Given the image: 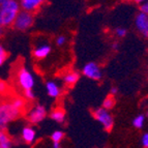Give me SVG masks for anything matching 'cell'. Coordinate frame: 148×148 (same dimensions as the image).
<instances>
[{"mask_svg": "<svg viewBox=\"0 0 148 148\" xmlns=\"http://www.w3.org/2000/svg\"><path fill=\"white\" fill-rule=\"evenodd\" d=\"M21 10L20 2L17 0H5L0 4V25L10 27L14 24Z\"/></svg>", "mask_w": 148, "mask_h": 148, "instance_id": "1", "label": "cell"}, {"mask_svg": "<svg viewBox=\"0 0 148 148\" xmlns=\"http://www.w3.org/2000/svg\"><path fill=\"white\" fill-rule=\"evenodd\" d=\"M21 112L22 110L17 108L12 101L0 103V131H5L10 122L20 116Z\"/></svg>", "mask_w": 148, "mask_h": 148, "instance_id": "2", "label": "cell"}, {"mask_svg": "<svg viewBox=\"0 0 148 148\" xmlns=\"http://www.w3.org/2000/svg\"><path fill=\"white\" fill-rule=\"evenodd\" d=\"M34 23V16L31 12L27 10H20L19 14L17 15L15 22H14V27L17 30L20 31H25L32 27V25Z\"/></svg>", "mask_w": 148, "mask_h": 148, "instance_id": "3", "label": "cell"}, {"mask_svg": "<svg viewBox=\"0 0 148 148\" xmlns=\"http://www.w3.org/2000/svg\"><path fill=\"white\" fill-rule=\"evenodd\" d=\"M17 79H18V84L23 90L26 89H33L35 84L34 77L31 73L28 71L26 67H21L18 71L17 74Z\"/></svg>", "mask_w": 148, "mask_h": 148, "instance_id": "4", "label": "cell"}, {"mask_svg": "<svg viewBox=\"0 0 148 148\" xmlns=\"http://www.w3.org/2000/svg\"><path fill=\"white\" fill-rule=\"evenodd\" d=\"M93 116L96 120L99 121L101 125L104 126L106 131H110L113 127L114 120L110 112L108 111V109H105L104 107L99 109H96L93 112Z\"/></svg>", "mask_w": 148, "mask_h": 148, "instance_id": "5", "label": "cell"}, {"mask_svg": "<svg viewBox=\"0 0 148 148\" xmlns=\"http://www.w3.org/2000/svg\"><path fill=\"white\" fill-rule=\"evenodd\" d=\"M47 115V110L44 106L42 105H37V106L33 107L28 113V120L33 124L40 123L46 118Z\"/></svg>", "mask_w": 148, "mask_h": 148, "instance_id": "6", "label": "cell"}, {"mask_svg": "<svg viewBox=\"0 0 148 148\" xmlns=\"http://www.w3.org/2000/svg\"><path fill=\"white\" fill-rule=\"evenodd\" d=\"M135 24L141 34L145 37H148V14L143 12H139L135 20Z\"/></svg>", "mask_w": 148, "mask_h": 148, "instance_id": "7", "label": "cell"}, {"mask_svg": "<svg viewBox=\"0 0 148 148\" xmlns=\"http://www.w3.org/2000/svg\"><path fill=\"white\" fill-rule=\"evenodd\" d=\"M83 75L89 79L99 80L101 78V71L99 66L94 62H89L83 67Z\"/></svg>", "mask_w": 148, "mask_h": 148, "instance_id": "8", "label": "cell"}, {"mask_svg": "<svg viewBox=\"0 0 148 148\" xmlns=\"http://www.w3.org/2000/svg\"><path fill=\"white\" fill-rule=\"evenodd\" d=\"M19 2L22 10L34 12L46 2V0H20Z\"/></svg>", "mask_w": 148, "mask_h": 148, "instance_id": "9", "label": "cell"}, {"mask_svg": "<svg viewBox=\"0 0 148 148\" xmlns=\"http://www.w3.org/2000/svg\"><path fill=\"white\" fill-rule=\"evenodd\" d=\"M51 52V46L48 44H40L33 50V55L37 59H44Z\"/></svg>", "mask_w": 148, "mask_h": 148, "instance_id": "10", "label": "cell"}, {"mask_svg": "<svg viewBox=\"0 0 148 148\" xmlns=\"http://www.w3.org/2000/svg\"><path fill=\"white\" fill-rule=\"evenodd\" d=\"M46 90H47V93L51 97H58L61 93V90H60L59 85L55 83L53 81L47 82L46 84Z\"/></svg>", "mask_w": 148, "mask_h": 148, "instance_id": "11", "label": "cell"}, {"mask_svg": "<svg viewBox=\"0 0 148 148\" xmlns=\"http://www.w3.org/2000/svg\"><path fill=\"white\" fill-rule=\"evenodd\" d=\"M35 136H36V134H35L34 128L30 127V126H26L22 130V139L27 144L33 143L35 140Z\"/></svg>", "mask_w": 148, "mask_h": 148, "instance_id": "12", "label": "cell"}, {"mask_svg": "<svg viewBox=\"0 0 148 148\" xmlns=\"http://www.w3.org/2000/svg\"><path fill=\"white\" fill-rule=\"evenodd\" d=\"M80 78V75L76 72H69L63 76V82L69 86H73L78 82Z\"/></svg>", "mask_w": 148, "mask_h": 148, "instance_id": "13", "label": "cell"}, {"mask_svg": "<svg viewBox=\"0 0 148 148\" xmlns=\"http://www.w3.org/2000/svg\"><path fill=\"white\" fill-rule=\"evenodd\" d=\"M12 146V141L4 131H0V148H10Z\"/></svg>", "mask_w": 148, "mask_h": 148, "instance_id": "14", "label": "cell"}, {"mask_svg": "<svg viewBox=\"0 0 148 148\" xmlns=\"http://www.w3.org/2000/svg\"><path fill=\"white\" fill-rule=\"evenodd\" d=\"M51 118L58 123H62L65 120V112L62 109H55L51 113Z\"/></svg>", "mask_w": 148, "mask_h": 148, "instance_id": "15", "label": "cell"}, {"mask_svg": "<svg viewBox=\"0 0 148 148\" xmlns=\"http://www.w3.org/2000/svg\"><path fill=\"white\" fill-rule=\"evenodd\" d=\"M144 122H145V117L143 115H138L134 118L133 120V125L136 128H142L144 125Z\"/></svg>", "mask_w": 148, "mask_h": 148, "instance_id": "16", "label": "cell"}, {"mask_svg": "<svg viewBox=\"0 0 148 148\" xmlns=\"http://www.w3.org/2000/svg\"><path fill=\"white\" fill-rule=\"evenodd\" d=\"M63 137H64V133L61 131H55L54 133L51 135V139H52L53 142H58V143L61 142Z\"/></svg>", "mask_w": 148, "mask_h": 148, "instance_id": "17", "label": "cell"}, {"mask_svg": "<svg viewBox=\"0 0 148 148\" xmlns=\"http://www.w3.org/2000/svg\"><path fill=\"white\" fill-rule=\"evenodd\" d=\"M114 105H115V99H114L112 96H108V97H106L105 101H103V107H104L105 109H108V110L113 108Z\"/></svg>", "mask_w": 148, "mask_h": 148, "instance_id": "18", "label": "cell"}, {"mask_svg": "<svg viewBox=\"0 0 148 148\" xmlns=\"http://www.w3.org/2000/svg\"><path fill=\"white\" fill-rule=\"evenodd\" d=\"M6 58H8V52H6L4 48L0 45V66L4 63Z\"/></svg>", "mask_w": 148, "mask_h": 148, "instance_id": "19", "label": "cell"}, {"mask_svg": "<svg viewBox=\"0 0 148 148\" xmlns=\"http://www.w3.org/2000/svg\"><path fill=\"white\" fill-rule=\"evenodd\" d=\"M12 101L14 103V105H15L17 108H19L20 110H22V111H23V109L25 108V101H24V99H19V97H16V99H14Z\"/></svg>", "mask_w": 148, "mask_h": 148, "instance_id": "20", "label": "cell"}, {"mask_svg": "<svg viewBox=\"0 0 148 148\" xmlns=\"http://www.w3.org/2000/svg\"><path fill=\"white\" fill-rule=\"evenodd\" d=\"M24 94H25V97L27 99H29V101H32V99H35V94L32 89H26V90H24Z\"/></svg>", "mask_w": 148, "mask_h": 148, "instance_id": "21", "label": "cell"}, {"mask_svg": "<svg viewBox=\"0 0 148 148\" xmlns=\"http://www.w3.org/2000/svg\"><path fill=\"white\" fill-rule=\"evenodd\" d=\"M66 42V37L64 36V35H59V36L56 38V45L57 46H63L64 44Z\"/></svg>", "mask_w": 148, "mask_h": 148, "instance_id": "22", "label": "cell"}, {"mask_svg": "<svg viewBox=\"0 0 148 148\" xmlns=\"http://www.w3.org/2000/svg\"><path fill=\"white\" fill-rule=\"evenodd\" d=\"M117 36L119 37H124L126 35V30L124 28H117L116 31H115Z\"/></svg>", "mask_w": 148, "mask_h": 148, "instance_id": "23", "label": "cell"}, {"mask_svg": "<svg viewBox=\"0 0 148 148\" xmlns=\"http://www.w3.org/2000/svg\"><path fill=\"white\" fill-rule=\"evenodd\" d=\"M141 142H142V145H143V147L148 148V134H144L143 137H142V140H141Z\"/></svg>", "mask_w": 148, "mask_h": 148, "instance_id": "24", "label": "cell"}, {"mask_svg": "<svg viewBox=\"0 0 148 148\" xmlns=\"http://www.w3.org/2000/svg\"><path fill=\"white\" fill-rule=\"evenodd\" d=\"M141 12L148 14V0H146L145 2L141 4Z\"/></svg>", "mask_w": 148, "mask_h": 148, "instance_id": "25", "label": "cell"}, {"mask_svg": "<svg viewBox=\"0 0 148 148\" xmlns=\"http://www.w3.org/2000/svg\"><path fill=\"white\" fill-rule=\"evenodd\" d=\"M6 90V85L3 82H0V93H3V92Z\"/></svg>", "mask_w": 148, "mask_h": 148, "instance_id": "26", "label": "cell"}, {"mask_svg": "<svg viewBox=\"0 0 148 148\" xmlns=\"http://www.w3.org/2000/svg\"><path fill=\"white\" fill-rule=\"evenodd\" d=\"M117 92H118V89H117L116 87H112L111 90H110V93H111L112 95H115V94H117Z\"/></svg>", "mask_w": 148, "mask_h": 148, "instance_id": "27", "label": "cell"}, {"mask_svg": "<svg viewBox=\"0 0 148 148\" xmlns=\"http://www.w3.org/2000/svg\"><path fill=\"white\" fill-rule=\"evenodd\" d=\"M53 147H54V148H59L60 147V143H58V142H54V143H53Z\"/></svg>", "mask_w": 148, "mask_h": 148, "instance_id": "28", "label": "cell"}, {"mask_svg": "<svg viewBox=\"0 0 148 148\" xmlns=\"http://www.w3.org/2000/svg\"><path fill=\"white\" fill-rule=\"evenodd\" d=\"M137 3H139V4H142V3H144L146 1V0H135Z\"/></svg>", "mask_w": 148, "mask_h": 148, "instance_id": "29", "label": "cell"}, {"mask_svg": "<svg viewBox=\"0 0 148 148\" xmlns=\"http://www.w3.org/2000/svg\"><path fill=\"white\" fill-rule=\"evenodd\" d=\"M3 26H1V25H0V36H1V35H2V33H3Z\"/></svg>", "mask_w": 148, "mask_h": 148, "instance_id": "30", "label": "cell"}, {"mask_svg": "<svg viewBox=\"0 0 148 148\" xmlns=\"http://www.w3.org/2000/svg\"><path fill=\"white\" fill-rule=\"evenodd\" d=\"M113 49H118V45H117V44H114L113 45Z\"/></svg>", "mask_w": 148, "mask_h": 148, "instance_id": "31", "label": "cell"}, {"mask_svg": "<svg viewBox=\"0 0 148 148\" xmlns=\"http://www.w3.org/2000/svg\"><path fill=\"white\" fill-rule=\"evenodd\" d=\"M3 1H5V0H0V4H1V3H2Z\"/></svg>", "mask_w": 148, "mask_h": 148, "instance_id": "32", "label": "cell"}, {"mask_svg": "<svg viewBox=\"0 0 148 148\" xmlns=\"http://www.w3.org/2000/svg\"><path fill=\"white\" fill-rule=\"evenodd\" d=\"M127 1H132V0H127Z\"/></svg>", "mask_w": 148, "mask_h": 148, "instance_id": "33", "label": "cell"}]
</instances>
